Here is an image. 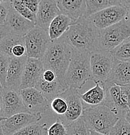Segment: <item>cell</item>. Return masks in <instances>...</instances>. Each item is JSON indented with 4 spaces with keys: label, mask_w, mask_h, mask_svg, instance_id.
Returning <instances> with one entry per match:
<instances>
[{
    "label": "cell",
    "mask_w": 130,
    "mask_h": 135,
    "mask_svg": "<svg viewBox=\"0 0 130 135\" xmlns=\"http://www.w3.org/2000/svg\"><path fill=\"white\" fill-rule=\"evenodd\" d=\"M61 38L73 49L91 53L99 49L100 29L84 16L72 23Z\"/></svg>",
    "instance_id": "1"
},
{
    "label": "cell",
    "mask_w": 130,
    "mask_h": 135,
    "mask_svg": "<svg viewBox=\"0 0 130 135\" xmlns=\"http://www.w3.org/2000/svg\"><path fill=\"white\" fill-rule=\"evenodd\" d=\"M72 54V47L61 37L51 41L41 59L44 70H53L56 75L57 80L66 86L67 84L65 83V74Z\"/></svg>",
    "instance_id": "2"
},
{
    "label": "cell",
    "mask_w": 130,
    "mask_h": 135,
    "mask_svg": "<svg viewBox=\"0 0 130 135\" xmlns=\"http://www.w3.org/2000/svg\"><path fill=\"white\" fill-rule=\"evenodd\" d=\"M65 79L68 86L77 90L81 89L87 81H93L90 53L72 48V57Z\"/></svg>",
    "instance_id": "3"
},
{
    "label": "cell",
    "mask_w": 130,
    "mask_h": 135,
    "mask_svg": "<svg viewBox=\"0 0 130 135\" xmlns=\"http://www.w3.org/2000/svg\"><path fill=\"white\" fill-rule=\"evenodd\" d=\"M82 118L90 131L108 135L120 116L106 105L84 107Z\"/></svg>",
    "instance_id": "4"
},
{
    "label": "cell",
    "mask_w": 130,
    "mask_h": 135,
    "mask_svg": "<svg viewBox=\"0 0 130 135\" xmlns=\"http://www.w3.org/2000/svg\"><path fill=\"white\" fill-rule=\"evenodd\" d=\"M130 37V24L126 18L116 24L100 29L99 50L110 51Z\"/></svg>",
    "instance_id": "5"
},
{
    "label": "cell",
    "mask_w": 130,
    "mask_h": 135,
    "mask_svg": "<svg viewBox=\"0 0 130 135\" xmlns=\"http://www.w3.org/2000/svg\"><path fill=\"white\" fill-rule=\"evenodd\" d=\"M25 42L28 57L42 59L51 40L47 31L35 25L25 36Z\"/></svg>",
    "instance_id": "6"
},
{
    "label": "cell",
    "mask_w": 130,
    "mask_h": 135,
    "mask_svg": "<svg viewBox=\"0 0 130 135\" xmlns=\"http://www.w3.org/2000/svg\"><path fill=\"white\" fill-rule=\"evenodd\" d=\"M114 57L110 51L97 50L90 53V64L93 81L102 84L112 69Z\"/></svg>",
    "instance_id": "7"
},
{
    "label": "cell",
    "mask_w": 130,
    "mask_h": 135,
    "mask_svg": "<svg viewBox=\"0 0 130 135\" xmlns=\"http://www.w3.org/2000/svg\"><path fill=\"white\" fill-rule=\"evenodd\" d=\"M21 112H29L23 103L20 91L1 87L0 92L1 118H8ZM30 113V112H29Z\"/></svg>",
    "instance_id": "8"
},
{
    "label": "cell",
    "mask_w": 130,
    "mask_h": 135,
    "mask_svg": "<svg viewBox=\"0 0 130 135\" xmlns=\"http://www.w3.org/2000/svg\"><path fill=\"white\" fill-rule=\"evenodd\" d=\"M42 119V114L21 112L8 118H1V135H14L25 127L38 123Z\"/></svg>",
    "instance_id": "9"
},
{
    "label": "cell",
    "mask_w": 130,
    "mask_h": 135,
    "mask_svg": "<svg viewBox=\"0 0 130 135\" xmlns=\"http://www.w3.org/2000/svg\"><path fill=\"white\" fill-rule=\"evenodd\" d=\"M128 8L123 5H117L105 8L86 18L98 29H103L124 20L126 16Z\"/></svg>",
    "instance_id": "10"
},
{
    "label": "cell",
    "mask_w": 130,
    "mask_h": 135,
    "mask_svg": "<svg viewBox=\"0 0 130 135\" xmlns=\"http://www.w3.org/2000/svg\"><path fill=\"white\" fill-rule=\"evenodd\" d=\"M77 89L69 88L60 96L64 98L67 103L68 109L66 113L63 116H57L65 127L82 118L84 111L83 101Z\"/></svg>",
    "instance_id": "11"
},
{
    "label": "cell",
    "mask_w": 130,
    "mask_h": 135,
    "mask_svg": "<svg viewBox=\"0 0 130 135\" xmlns=\"http://www.w3.org/2000/svg\"><path fill=\"white\" fill-rule=\"evenodd\" d=\"M34 26V22L22 16L11 5L5 23L1 25L0 31L25 36Z\"/></svg>",
    "instance_id": "12"
},
{
    "label": "cell",
    "mask_w": 130,
    "mask_h": 135,
    "mask_svg": "<svg viewBox=\"0 0 130 135\" xmlns=\"http://www.w3.org/2000/svg\"><path fill=\"white\" fill-rule=\"evenodd\" d=\"M25 107L32 114H44L51 109L50 102L36 88H28L20 90Z\"/></svg>",
    "instance_id": "13"
},
{
    "label": "cell",
    "mask_w": 130,
    "mask_h": 135,
    "mask_svg": "<svg viewBox=\"0 0 130 135\" xmlns=\"http://www.w3.org/2000/svg\"><path fill=\"white\" fill-rule=\"evenodd\" d=\"M61 14L56 0H40L35 25L48 31L52 21Z\"/></svg>",
    "instance_id": "14"
},
{
    "label": "cell",
    "mask_w": 130,
    "mask_h": 135,
    "mask_svg": "<svg viewBox=\"0 0 130 135\" xmlns=\"http://www.w3.org/2000/svg\"><path fill=\"white\" fill-rule=\"evenodd\" d=\"M44 71L41 59L28 57L23 72L20 90L28 88H35L42 77Z\"/></svg>",
    "instance_id": "15"
},
{
    "label": "cell",
    "mask_w": 130,
    "mask_h": 135,
    "mask_svg": "<svg viewBox=\"0 0 130 135\" xmlns=\"http://www.w3.org/2000/svg\"><path fill=\"white\" fill-rule=\"evenodd\" d=\"M27 59V55L22 57L11 58L7 75L5 87L20 91L22 78Z\"/></svg>",
    "instance_id": "16"
},
{
    "label": "cell",
    "mask_w": 130,
    "mask_h": 135,
    "mask_svg": "<svg viewBox=\"0 0 130 135\" xmlns=\"http://www.w3.org/2000/svg\"><path fill=\"white\" fill-rule=\"evenodd\" d=\"M106 81L121 86L130 84V61L115 59L112 69Z\"/></svg>",
    "instance_id": "17"
},
{
    "label": "cell",
    "mask_w": 130,
    "mask_h": 135,
    "mask_svg": "<svg viewBox=\"0 0 130 135\" xmlns=\"http://www.w3.org/2000/svg\"><path fill=\"white\" fill-rule=\"evenodd\" d=\"M57 3L61 13L69 16L74 22L86 16V0H58Z\"/></svg>",
    "instance_id": "18"
},
{
    "label": "cell",
    "mask_w": 130,
    "mask_h": 135,
    "mask_svg": "<svg viewBox=\"0 0 130 135\" xmlns=\"http://www.w3.org/2000/svg\"><path fill=\"white\" fill-rule=\"evenodd\" d=\"M35 88L40 90L45 98L51 103L54 98L65 92L69 87L61 84L57 79L53 82H47L41 77Z\"/></svg>",
    "instance_id": "19"
},
{
    "label": "cell",
    "mask_w": 130,
    "mask_h": 135,
    "mask_svg": "<svg viewBox=\"0 0 130 135\" xmlns=\"http://www.w3.org/2000/svg\"><path fill=\"white\" fill-rule=\"evenodd\" d=\"M75 22L71 18L64 14L58 15L52 21L49 27L48 33L51 41L60 38Z\"/></svg>",
    "instance_id": "20"
},
{
    "label": "cell",
    "mask_w": 130,
    "mask_h": 135,
    "mask_svg": "<svg viewBox=\"0 0 130 135\" xmlns=\"http://www.w3.org/2000/svg\"><path fill=\"white\" fill-rule=\"evenodd\" d=\"M80 96L83 103H85L84 107L104 105L106 97V89L102 84L96 83L94 87L80 94Z\"/></svg>",
    "instance_id": "21"
},
{
    "label": "cell",
    "mask_w": 130,
    "mask_h": 135,
    "mask_svg": "<svg viewBox=\"0 0 130 135\" xmlns=\"http://www.w3.org/2000/svg\"><path fill=\"white\" fill-rule=\"evenodd\" d=\"M19 44H25V36L0 31V51L1 53L12 58V48Z\"/></svg>",
    "instance_id": "22"
},
{
    "label": "cell",
    "mask_w": 130,
    "mask_h": 135,
    "mask_svg": "<svg viewBox=\"0 0 130 135\" xmlns=\"http://www.w3.org/2000/svg\"><path fill=\"white\" fill-rule=\"evenodd\" d=\"M87 12L88 17L98 11L113 6L122 5L121 0H86Z\"/></svg>",
    "instance_id": "23"
},
{
    "label": "cell",
    "mask_w": 130,
    "mask_h": 135,
    "mask_svg": "<svg viewBox=\"0 0 130 135\" xmlns=\"http://www.w3.org/2000/svg\"><path fill=\"white\" fill-rule=\"evenodd\" d=\"M114 59L130 61V37L126 39L120 45L110 51Z\"/></svg>",
    "instance_id": "24"
},
{
    "label": "cell",
    "mask_w": 130,
    "mask_h": 135,
    "mask_svg": "<svg viewBox=\"0 0 130 135\" xmlns=\"http://www.w3.org/2000/svg\"><path fill=\"white\" fill-rule=\"evenodd\" d=\"M47 123H35L25 127L14 135H47Z\"/></svg>",
    "instance_id": "25"
},
{
    "label": "cell",
    "mask_w": 130,
    "mask_h": 135,
    "mask_svg": "<svg viewBox=\"0 0 130 135\" xmlns=\"http://www.w3.org/2000/svg\"><path fill=\"white\" fill-rule=\"evenodd\" d=\"M66 129V135H89V130L82 118L67 126Z\"/></svg>",
    "instance_id": "26"
},
{
    "label": "cell",
    "mask_w": 130,
    "mask_h": 135,
    "mask_svg": "<svg viewBox=\"0 0 130 135\" xmlns=\"http://www.w3.org/2000/svg\"><path fill=\"white\" fill-rule=\"evenodd\" d=\"M11 57L0 52V83L1 87H5L6 79Z\"/></svg>",
    "instance_id": "27"
},
{
    "label": "cell",
    "mask_w": 130,
    "mask_h": 135,
    "mask_svg": "<svg viewBox=\"0 0 130 135\" xmlns=\"http://www.w3.org/2000/svg\"><path fill=\"white\" fill-rule=\"evenodd\" d=\"M50 105H51V109L56 114L57 116H63L67 111V103L66 100L60 95L54 98L50 103Z\"/></svg>",
    "instance_id": "28"
},
{
    "label": "cell",
    "mask_w": 130,
    "mask_h": 135,
    "mask_svg": "<svg viewBox=\"0 0 130 135\" xmlns=\"http://www.w3.org/2000/svg\"><path fill=\"white\" fill-rule=\"evenodd\" d=\"M108 135H130V124L122 116L113 127Z\"/></svg>",
    "instance_id": "29"
},
{
    "label": "cell",
    "mask_w": 130,
    "mask_h": 135,
    "mask_svg": "<svg viewBox=\"0 0 130 135\" xmlns=\"http://www.w3.org/2000/svg\"><path fill=\"white\" fill-rule=\"evenodd\" d=\"M12 5L13 7L14 8V9L17 11L18 13L20 14L22 16L35 23V21L36 19V14L32 12L30 10L26 7L23 4L21 3L18 0H13L12 2Z\"/></svg>",
    "instance_id": "30"
},
{
    "label": "cell",
    "mask_w": 130,
    "mask_h": 135,
    "mask_svg": "<svg viewBox=\"0 0 130 135\" xmlns=\"http://www.w3.org/2000/svg\"><path fill=\"white\" fill-rule=\"evenodd\" d=\"M66 127L58 118L47 129V135H66Z\"/></svg>",
    "instance_id": "31"
},
{
    "label": "cell",
    "mask_w": 130,
    "mask_h": 135,
    "mask_svg": "<svg viewBox=\"0 0 130 135\" xmlns=\"http://www.w3.org/2000/svg\"><path fill=\"white\" fill-rule=\"evenodd\" d=\"M121 96L126 108L130 109V84L121 86Z\"/></svg>",
    "instance_id": "32"
},
{
    "label": "cell",
    "mask_w": 130,
    "mask_h": 135,
    "mask_svg": "<svg viewBox=\"0 0 130 135\" xmlns=\"http://www.w3.org/2000/svg\"><path fill=\"white\" fill-rule=\"evenodd\" d=\"M27 55L25 44H19L12 50V57H22Z\"/></svg>",
    "instance_id": "33"
},
{
    "label": "cell",
    "mask_w": 130,
    "mask_h": 135,
    "mask_svg": "<svg viewBox=\"0 0 130 135\" xmlns=\"http://www.w3.org/2000/svg\"><path fill=\"white\" fill-rule=\"evenodd\" d=\"M18 1L36 15L38 10L40 0H18Z\"/></svg>",
    "instance_id": "34"
},
{
    "label": "cell",
    "mask_w": 130,
    "mask_h": 135,
    "mask_svg": "<svg viewBox=\"0 0 130 135\" xmlns=\"http://www.w3.org/2000/svg\"><path fill=\"white\" fill-rule=\"evenodd\" d=\"M11 5L12 3H1L0 5V25L5 23Z\"/></svg>",
    "instance_id": "35"
},
{
    "label": "cell",
    "mask_w": 130,
    "mask_h": 135,
    "mask_svg": "<svg viewBox=\"0 0 130 135\" xmlns=\"http://www.w3.org/2000/svg\"><path fill=\"white\" fill-rule=\"evenodd\" d=\"M42 78L47 82H53L57 79L56 75L51 70H44L42 74Z\"/></svg>",
    "instance_id": "36"
},
{
    "label": "cell",
    "mask_w": 130,
    "mask_h": 135,
    "mask_svg": "<svg viewBox=\"0 0 130 135\" xmlns=\"http://www.w3.org/2000/svg\"><path fill=\"white\" fill-rule=\"evenodd\" d=\"M122 117L125 119V120L128 123H129L130 124V109L128 110H126L124 112Z\"/></svg>",
    "instance_id": "37"
},
{
    "label": "cell",
    "mask_w": 130,
    "mask_h": 135,
    "mask_svg": "<svg viewBox=\"0 0 130 135\" xmlns=\"http://www.w3.org/2000/svg\"><path fill=\"white\" fill-rule=\"evenodd\" d=\"M122 5L126 8H129L130 7V0H121Z\"/></svg>",
    "instance_id": "38"
},
{
    "label": "cell",
    "mask_w": 130,
    "mask_h": 135,
    "mask_svg": "<svg viewBox=\"0 0 130 135\" xmlns=\"http://www.w3.org/2000/svg\"><path fill=\"white\" fill-rule=\"evenodd\" d=\"M126 19L128 20V22H129L130 24V7L129 8H128V12H127L126 16Z\"/></svg>",
    "instance_id": "39"
},
{
    "label": "cell",
    "mask_w": 130,
    "mask_h": 135,
    "mask_svg": "<svg viewBox=\"0 0 130 135\" xmlns=\"http://www.w3.org/2000/svg\"><path fill=\"white\" fill-rule=\"evenodd\" d=\"M89 135H105V134H101V133H98V132H96V131H94L89 130Z\"/></svg>",
    "instance_id": "40"
},
{
    "label": "cell",
    "mask_w": 130,
    "mask_h": 135,
    "mask_svg": "<svg viewBox=\"0 0 130 135\" xmlns=\"http://www.w3.org/2000/svg\"><path fill=\"white\" fill-rule=\"evenodd\" d=\"M13 0H0L1 3H12Z\"/></svg>",
    "instance_id": "41"
},
{
    "label": "cell",
    "mask_w": 130,
    "mask_h": 135,
    "mask_svg": "<svg viewBox=\"0 0 130 135\" xmlns=\"http://www.w3.org/2000/svg\"><path fill=\"white\" fill-rule=\"evenodd\" d=\"M56 1H58V0H56Z\"/></svg>",
    "instance_id": "42"
}]
</instances>
